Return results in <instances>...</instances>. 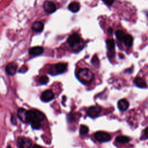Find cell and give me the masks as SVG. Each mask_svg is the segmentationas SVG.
Here are the masks:
<instances>
[{
	"label": "cell",
	"instance_id": "cell-1",
	"mask_svg": "<svg viewBox=\"0 0 148 148\" xmlns=\"http://www.w3.org/2000/svg\"><path fill=\"white\" fill-rule=\"evenodd\" d=\"M79 80L84 84L90 83L94 79L92 72L87 68L81 69L77 74Z\"/></svg>",
	"mask_w": 148,
	"mask_h": 148
},
{
	"label": "cell",
	"instance_id": "cell-2",
	"mask_svg": "<svg viewBox=\"0 0 148 148\" xmlns=\"http://www.w3.org/2000/svg\"><path fill=\"white\" fill-rule=\"evenodd\" d=\"M45 118V114L37 110H30L27 111V123H33L35 121H43Z\"/></svg>",
	"mask_w": 148,
	"mask_h": 148
},
{
	"label": "cell",
	"instance_id": "cell-3",
	"mask_svg": "<svg viewBox=\"0 0 148 148\" xmlns=\"http://www.w3.org/2000/svg\"><path fill=\"white\" fill-rule=\"evenodd\" d=\"M66 69V65L64 63H58L51 66L49 70V73L52 75H55L63 73Z\"/></svg>",
	"mask_w": 148,
	"mask_h": 148
},
{
	"label": "cell",
	"instance_id": "cell-4",
	"mask_svg": "<svg viewBox=\"0 0 148 148\" xmlns=\"http://www.w3.org/2000/svg\"><path fill=\"white\" fill-rule=\"evenodd\" d=\"M94 137L99 142H106L110 140L111 136L107 132L103 131H98L94 134Z\"/></svg>",
	"mask_w": 148,
	"mask_h": 148
},
{
	"label": "cell",
	"instance_id": "cell-5",
	"mask_svg": "<svg viewBox=\"0 0 148 148\" xmlns=\"http://www.w3.org/2000/svg\"><path fill=\"white\" fill-rule=\"evenodd\" d=\"M17 143L19 148H31L32 147V141L28 138L19 137Z\"/></svg>",
	"mask_w": 148,
	"mask_h": 148
},
{
	"label": "cell",
	"instance_id": "cell-6",
	"mask_svg": "<svg viewBox=\"0 0 148 148\" xmlns=\"http://www.w3.org/2000/svg\"><path fill=\"white\" fill-rule=\"evenodd\" d=\"M67 42L71 47H75L81 42V38L76 33L72 34L69 36L67 39Z\"/></svg>",
	"mask_w": 148,
	"mask_h": 148
},
{
	"label": "cell",
	"instance_id": "cell-7",
	"mask_svg": "<svg viewBox=\"0 0 148 148\" xmlns=\"http://www.w3.org/2000/svg\"><path fill=\"white\" fill-rule=\"evenodd\" d=\"M102 111V109L99 106H90L87 112V114L91 117L95 118L98 117Z\"/></svg>",
	"mask_w": 148,
	"mask_h": 148
},
{
	"label": "cell",
	"instance_id": "cell-8",
	"mask_svg": "<svg viewBox=\"0 0 148 148\" xmlns=\"http://www.w3.org/2000/svg\"><path fill=\"white\" fill-rule=\"evenodd\" d=\"M54 98L53 92L50 90L44 91L41 94V100L45 102H47L51 101Z\"/></svg>",
	"mask_w": 148,
	"mask_h": 148
},
{
	"label": "cell",
	"instance_id": "cell-9",
	"mask_svg": "<svg viewBox=\"0 0 148 148\" xmlns=\"http://www.w3.org/2000/svg\"><path fill=\"white\" fill-rule=\"evenodd\" d=\"M43 9L47 13H52L56 11V6L53 2L46 1L43 3Z\"/></svg>",
	"mask_w": 148,
	"mask_h": 148
},
{
	"label": "cell",
	"instance_id": "cell-10",
	"mask_svg": "<svg viewBox=\"0 0 148 148\" xmlns=\"http://www.w3.org/2000/svg\"><path fill=\"white\" fill-rule=\"evenodd\" d=\"M17 66L14 62H11L8 64L6 66V71L9 75H14L17 71Z\"/></svg>",
	"mask_w": 148,
	"mask_h": 148
},
{
	"label": "cell",
	"instance_id": "cell-11",
	"mask_svg": "<svg viewBox=\"0 0 148 148\" xmlns=\"http://www.w3.org/2000/svg\"><path fill=\"white\" fill-rule=\"evenodd\" d=\"M27 110L23 108H19L17 110V116L19 119L23 123H27Z\"/></svg>",
	"mask_w": 148,
	"mask_h": 148
},
{
	"label": "cell",
	"instance_id": "cell-12",
	"mask_svg": "<svg viewBox=\"0 0 148 148\" xmlns=\"http://www.w3.org/2000/svg\"><path fill=\"white\" fill-rule=\"evenodd\" d=\"M44 24L42 21H35L32 25V29L36 32H40L43 31Z\"/></svg>",
	"mask_w": 148,
	"mask_h": 148
},
{
	"label": "cell",
	"instance_id": "cell-13",
	"mask_svg": "<svg viewBox=\"0 0 148 148\" xmlns=\"http://www.w3.org/2000/svg\"><path fill=\"white\" fill-rule=\"evenodd\" d=\"M44 49L41 46H35L31 47L29 50V53L32 56H39L43 53Z\"/></svg>",
	"mask_w": 148,
	"mask_h": 148
},
{
	"label": "cell",
	"instance_id": "cell-14",
	"mask_svg": "<svg viewBox=\"0 0 148 148\" xmlns=\"http://www.w3.org/2000/svg\"><path fill=\"white\" fill-rule=\"evenodd\" d=\"M118 108L121 111H125L126 110L128 106H129V103L125 99H121L117 103Z\"/></svg>",
	"mask_w": 148,
	"mask_h": 148
},
{
	"label": "cell",
	"instance_id": "cell-15",
	"mask_svg": "<svg viewBox=\"0 0 148 148\" xmlns=\"http://www.w3.org/2000/svg\"><path fill=\"white\" fill-rule=\"evenodd\" d=\"M68 9L73 13L77 12L80 9V4L77 2H72L69 5Z\"/></svg>",
	"mask_w": 148,
	"mask_h": 148
},
{
	"label": "cell",
	"instance_id": "cell-16",
	"mask_svg": "<svg viewBox=\"0 0 148 148\" xmlns=\"http://www.w3.org/2000/svg\"><path fill=\"white\" fill-rule=\"evenodd\" d=\"M134 83L137 87H140V88H145L147 86L146 82L142 78L139 77L135 79Z\"/></svg>",
	"mask_w": 148,
	"mask_h": 148
},
{
	"label": "cell",
	"instance_id": "cell-17",
	"mask_svg": "<svg viewBox=\"0 0 148 148\" xmlns=\"http://www.w3.org/2000/svg\"><path fill=\"white\" fill-rule=\"evenodd\" d=\"M123 41L127 47H131L133 43V38L130 35H125Z\"/></svg>",
	"mask_w": 148,
	"mask_h": 148
},
{
	"label": "cell",
	"instance_id": "cell-18",
	"mask_svg": "<svg viewBox=\"0 0 148 148\" xmlns=\"http://www.w3.org/2000/svg\"><path fill=\"white\" fill-rule=\"evenodd\" d=\"M130 138L124 135H119L116 138V141L120 143H125L130 142Z\"/></svg>",
	"mask_w": 148,
	"mask_h": 148
},
{
	"label": "cell",
	"instance_id": "cell-19",
	"mask_svg": "<svg viewBox=\"0 0 148 148\" xmlns=\"http://www.w3.org/2000/svg\"><path fill=\"white\" fill-rule=\"evenodd\" d=\"M106 46L109 50H112L114 47V41L112 39H108L106 40Z\"/></svg>",
	"mask_w": 148,
	"mask_h": 148
},
{
	"label": "cell",
	"instance_id": "cell-20",
	"mask_svg": "<svg viewBox=\"0 0 148 148\" xmlns=\"http://www.w3.org/2000/svg\"><path fill=\"white\" fill-rule=\"evenodd\" d=\"M115 35H116V36L117 38V39L120 41H123V39H124V38L125 35L124 32L121 30L117 31L115 33Z\"/></svg>",
	"mask_w": 148,
	"mask_h": 148
},
{
	"label": "cell",
	"instance_id": "cell-21",
	"mask_svg": "<svg viewBox=\"0 0 148 148\" xmlns=\"http://www.w3.org/2000/svg\"><path fill=\"white\" fill-rule=\"evenodd\" d=\"M89 131L88 127L85 125H81L79 128V133L81 135H86Z\"/></svg>",
	"mask_w": 148,
	"mask_h": 148
},
{
	"label": "cell",
	"instance_id": "cell-22",
	"mask_svg": "<svg viewBox=\"0 0 148 148\" xmlns=\"http://www.w3.org/2000/svg\"><path fill=\"white\" fill-rule=\"evenodd\" d=\"M31 124V127L33 129L38 130L41 127V123L40 121H35Z\"/></svg>",
	"mask_w": 148,
	"mask_h": 148
},
{
	"label": "cell",
	"instance_id": "cell-23",
	"mask_svg": "<svg viewBox=\"0 0 148 148\" xmlns=\"http://www.w3.org/2000/svg\"><path fill=\"white\" fill-rule=\"evenodd\" d=\"M49 82V78L47 76H42L40 78H39V82L42 84H46V83H47V82Z\"/></svg>",
	"mask_w": 148,
	"mask_h": 148
},
{
	"label": "cell",
	"instance_id": "cell-24",
	"mask_svg": "<svg viewBox=\"0 0 148 148\" xmlns=\"http://www.w3.org/2000/svg\"><path fill=\"white\" fill-rule=\"evenodd\" d=\"M92 63L96 66H98L99 65V62H98V59L97 57V56H94L92 59Z\"/></svg>",
	"mask_w": 148,
	"mask_h": 148
},
{
	"label": "cell",
	"instance_id": "cell-25",
	"mask_svg": "<svg viewBox=\"0 0 148 148\" xmlns=\"http://www.w3.org/2000/svg\"><path fill=\"white\" fill-rule=\"evenodd\" d=\"M102 1H103V2L105 4H106L107 5H109V6L112 5L114 1V0H102Z\"/></svg>",
	"mask_w": 148,
	"mask_h": 148
},
{
	"label": "cell",
	"instance_id": "cell-26",
	"mask_svg": "<svg viewBox=\"0 0 148 148\" xmlns=\"http://www.w3.org/2000/svg\"><path fill=\"white\" fill-rule=\"evenodd\" d=\"M143 136L145 139H148V127L146 128L143 131Z\"/></svg>",
	"mask_w": 148,
	"mask_h": 148
},
{
	"label": "cell",
	"instance_id": "cell-27",
	"mask_svg": "<svg viewBox=\"0 0 148 148\" xmlns=\"http://www.w3.org/2000/svg\"><path fill=\"white\" fill-rule=\"evenodd\" d=\"M11 122H12V124H14V125L16 124V119L14 118V117H13V116H11Z\"/></svg>",
	"mask_w": 148,
	"mask_h": 148
},
{
	"label": "cell",
	"instance_id": "cell-28",
	"mask_svg": "<svg viewBox=\"0 0 148 148\" xmlns=\"http://www.w3.org/2000/svg\"><path fill=\"white\" fill-rule=\"evenodd\" d=\"M32 148H42V147L40 146H39V145H34V146H33Z\"/></svg>",
	"mask_w": 148,
	"mask_h": 148
},
{
	"label": "cell",
	"instance_id": "cell-29",
	"mask_svg": "<svg viewBox=\"0 0 148 148\" xmlns=\"http://www.w3.org/2000/svg\"><path fill=\"white\" fill-rule=\"evenodd\" d=\"M6 148H12V147L10 146H8Z\"/></svg>",
	"mask_w": 148,
	"mask_h": 148
}]
</instances>
